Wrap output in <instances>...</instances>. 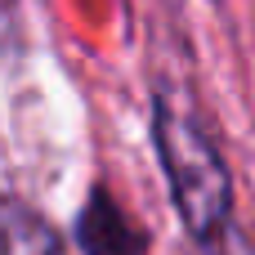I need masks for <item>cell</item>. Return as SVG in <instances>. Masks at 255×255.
<instances>
[{"label": "cell", "mask_w": 255, "mask_h": 255, "mask_svg": "<svg viewBox=\"0 0 255 255\" xmlns=\"http://www.w3.org/2000/svg\"><path fill=\"white\" fill-rule=\"evenodd\" d=\"M152 139L161 152V170H166L175 211L184 215L188 233L197 242H215L229 224V211H233V184H229V170H224L215 143L170 99H157Z\"/></svg>", "instance_id": "1"}, {"label": "cell", "mask_w": 255, "mask_h": 255, "mask_svg": "<svg viewBox=\"0 0 255 255\" xmlns=\"http://www.w3.org/2000/svg\"><path fill=\"white\" fill-rule=\"evenodd\" d=\"M81 247L90 255H134L139 251V238L121 220V211L112 206V197L94 193L90 211L81 215Z\"/></svg>", "instance_id": "3"}, {"label": "cell", "mask_w": 255, "mask_h": 255, "mask_svg": "<svg viewBox=\"0 0 255 255\" xmlns=\"http://www.w3.org/2000/svg\"><path fill=\"white\" fill-rule=\"evenodd\" d=\"M0 255H67V247L40 211L0 197Z\"/></svg>", "instance_id": "2"}]
</instances>
